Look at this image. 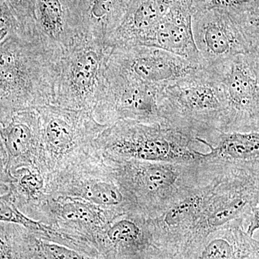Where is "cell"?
<instances>
[{
    "label": "cell",
    "instance_id": "1",
    "mask_svg": "<svg viewBox=\"0 0 259 259\" xmlns=\"http://www.w3.org/2000/svg\"><path fill=\"white\" fill-rule=\"evenodd\" d=\"M135 212L152 218L212 179L202 161L182 163L105 157Z\"/></svg>",
    "mask_w": 259,
    "mask_h": 259
},
{
    "label": "cell",
    "instance_id": "2",
    "mask_svg": "<svg viewBox=\"0 0 259 259\" xmlns=\"http://www.w3.org/2000/svg\"><path fill=\"white\" fill-rule=\"evenodd\" d=\"M158 108L162 122L209 142L223 132L226 95L219 75L202 68L160 90Z\"/></svg>",
    "mask_w": 259,
    "mask_h": 259
},
{
    "label": "cell",
    "instance_id": "3",
    "mask_svg": "<svg viewBox=\"0 0 259 259\" xmlns=\"http://www.w3.org/2000/svg\"><path fill=\"white\" fill-rule=\"evenodd\" d=\"M197 140L166 122L120 120L108 126L95 140L102 156L140 161L200 163L204 153Z\"/></svg>",
    "mask_w": 259,
    "mask_h": 259
},
{
    "label": "cell",
    "instance_id": "4",
    "mask_svg": "<svg viewBox=\"0 0 259 259\" xmlns=\"http://www.w3.org/2000/svg\"><path fill=\"white\" fill-rule=\"evenodd\" d=\"M112 49L106 40L79 32L56 62L52 105L93 112L105 87Z\"/></svg>",
    "mask_w": 259,
    "mask_h": 259
},
{
    "label": "cell",
    "instance_id": "5",
    "mask_svg": "<svg viewBox=\"0 0 259 259\" xmlns=\"http://www.w3.org/2000/svg\"><path fill=\"white\" fill-rule=\"evenodd\" d=\"M40 116L44 163L49 177L97 151L95 140L108 126L101 125L89 110L47 105Z\"/></svg>",
    "mask_w": 259,
    "mask_h": 259
},
{
    "label": "cell",
    "instance_id": "6",
    "mask_svg": "<svg viewBox=\"0 0 259 259\" xmlns=\"http://www.w3.org/2000/svg\"><path fill=\"white\" fill-rule=\"evenodd\" d=\"M207 202L185 250L193 249L212 232L234 222L248 225L252 209L259 204V182L231 171H214Z\"/></svg>",
    "mask_w": 259,
    "mask_h": 259
},
{
    "label": "cell",
    "instance_id": "7",
    "mask_svg": "<svg viewBox=\"0 0 259 259\" xmlns=\"http://www.w3.org/2000/svg\"><path fill=\"white\" fill-rule=\"evenodd\" d=\"M49 194L83 199L104 208L134 211L101 153L95 151L49 177Z\"/></svg>",
    "mask_w": 259,
    "mask_h": 259
},
{
    "label": "cell",
    "instance_id": "8",
    "mask_svg": "<svg viewBox=\"0 0 259 259\" xmlns=\"http://www.w3.org/2000/svg\"><path fill=\"white\" fill-rule=\"evenodd\" d=\"M204 68L153 47L133 45L112 47L107 72L161 90Z\"/></svg>",
    "mask_w": 259,
    "mask_h": 259
},
{
    "label": "cell",
    "instance_id": "9",
    "mask_svg": "<svg viewBox=\"0 0 259 259\" xmlns=\"http://www.w3.org/2000/svg\"><path fill=\"white\" fill-rule=\"evenodd\" d=\"M226 95L223 132H259V74L250 53L217 71Z\"/></svg>",
    "mask_w": 259,
    "mask_h": 259
},
{
    "label": "cell",
    "instance_id": "10",
    "mask_svg": "<svg viewBox=\"0 0 259 259\" xmlns=\"http://www.w3.org/2000/svg\"><path fill=\"white\" fill-rule=\"evenodd\" d=\"M25 210L27 216L46 225L59 236L70 234L80 238L99 236L112 220L125 213L83 199L53 194H47Z\"/></svg>",
    "mask_w": 259,
    "mask_h": 259
},
{
    "label": "cell",
    "instance_id": "11",
    "mask_svg": "<svg viewBox=\"0 0 259 259\" xmlns=\"http://www.w3.org/2000/svg\"><path fill=\"white\" fill-rule=\"evenodd\" d=\"M158 89L107 72L93 117L101 125L120 120L162 122L158 108Z\"/></svg>",
    "mask_w": 259,
    "mask_h": 259
},
{
    "label": "cell",
    "instance_id": "12",
    "mask_svg": "<svg viewBox=\"0 0 259 259\" xmlns=\"http://www.w3.org/2000/svg\"><path fill=\"white\" fill-rule=\"evenodd\" d=\"M192 29L202 65L209 71L216 72L233 58L252 51L238 23L226 12L194 13Z\"/></svg>",
    "mask_w": 259,
    "mask_h": 259
},
{
    "label": "cell",
    "instance_id": "13",
    "mask_svg": "<svg viewBox=\"0 0 259 259\" xmlns=\"http://www.w3.org/2000/svg\"><path fill=\"white\" fill-rule=\"evenodd\" d=\"M35 40L56 62L82 32L77 0H35Z\"/></svg>",
    "mask_w": 259,
    "mask_h": 259
},
{
    "label": "cell",
    "instance_id": "14",
    "mask_svg": "<svg viewBox=\"0 0 259 259\" xmlns=\"http://www.w3.org/2000/svg\"><path fill=\"white\" fill-rule=\"evenodd\" d=\"M202 163L214 171L236 172L259 182V132H221L209 142Z\"/></svg>",
    "mask_w": 259,
    "mask_h": 259
},
{
    "label": "cell",
    "instance_id": "15",
    "mask_svg": "<svg viewBox=\"0 0 259 259\" xmlns=\"http://www.w3.org/2000/svg\"><path fill=\"white\" fill-rule=\"evenodd\" d=\"M98 239L107 259H153L154 243L148 218L134 211L112 220Z\"/></svg>",
    "mask_w": 259,
    "mask_h": 259
},
{
    "label": "cell",
    "instance_id": "16",
    "mask_svg": "<svg viewBox=\"0 0 259 259\" xmlns=\"http://www.w3.org/2000/svg\"><path fill=\"white\" fill-rule=\"evenodd\" d=\"M192 16L191 0L177 3L155 28L148 40V47L163 49L203 66L194 41Z\"/></svg>",
    "mask_w": 259,
    "mask_h": 259
},
{
    "label": "cell",
    "instance_id": "17",
    "mask_svg": "<svg viewBox=\"0 0 259 259\" xmlns=\"http://www.w3.org/2000/svg\"><path fill=\"white\" fill-rule=\"evenodd\" d=\"M3 142L10 172L25 166H37L47 173L44 163L40 116L36 109H30L15 117L3 131Z\"/></svg>",
    "mask_w": 259,
    "mask_h": 259
},
{
    "label": "cell",
    "instance_id": "18",
    "mask_svg": "<svg viewBox=\"0 0 259 259\" xmlns=\"http://www.w3.org/2000/svg\"><path fill=\"white\" fill-rule=\"evenodd\" d=\"M238 221L212 232L193 249L175 259H259V241Z\"/></svg>",
    "mask_w": 259,
    "mask_h": 259
},
{
    "label": "cell",
    "instance_id": "19",
    "mask_svg": "<svg viewBox=\"0 0 259 259\" xmlns=\"http://www.w3.org/2000/svg\"><path fill=\"white\" fill-rule=\"evenodd\" d=\"M181 0H131L118 28L107 39L109 45L147 46L155 28L171 7Z\"/></svg>",
    "mask_w": 259,
    "mask_h": 259
},
{
    "label": "cell",
    "instance_id": "20",
    "mask_svg": "<svg viewBox=\"0 0 259 259\" xmlns=\"http://www.w3.org/2000/svg\"><path fill=\"white\" fill-rule=\"evenodd\" d=\"M81 30L102 40L118 28L131 0H77Z\"/></svg>",
    "mask_w": 259,
    "mask_h": 259
},
{
    "label": "cell",
    "instance_id": "21",
    "mask_svg": "<svg viewBox=\"0 0 259 259\" xmlns=\"http://www.w3.org/2000/svg\"><path fill=\"white\" fill-rule=\"evenodd\" d=\"M13 190L10 194L14 196L19 204L27 208L37 203L49 194V176L37 166L20 167L11 171Z\"/></svg>",
    "mask_w": 259,
    "mask_h": 259
},
{
    "label": "cell",
    "instance_id": "22",
    "mask_svg": "<svg viewBox=\"0 0 259 259\" xmlns=\"http://www.w3.org/2000/svg\"><path fill=\"white\" fill-rule=\"evenodd\" d=\"M10 197V194L8 196L0 197V223L19 225L37 234L54 236V231L52 229L24 214Z\"/></svg>",
    "mask_w": 259,
    "mask_h": 259
},
{
    "label": "cell",
    "instance_id": "23",
    "mask_svg": "<svg viewBox=\"0 0 259 259\" xmlns=\"http://www.w3.org/2000/svg\"><path fill=\"white\" fill-rule=\"evenodd\" d=\"M192 13L218 10L231 15L239 14L258 6L259 0H191Z\"/></svg>",
    "mask_w": 259,
    "mask_h": 259
},
{
    "label": "cell",
    "instance_id": "24",
    "mask_svg": "<svg viewBox=\"0 0 259 259\" xmlns=\"http://www.w3.org/2000/svg\"><path fill=\"white\" fill-rule=\"evenodd\" d=\"M231 15L241 28L252 51L258 47L259 5L239 14Z\"/></svg>",
    "mask_w": 259,
    "mask_h": 259
},
{
    "label": "cell",
    "instance_id": "25",
    "mask_svg": "<svg viewBox=\"0 0 259 259\" xmlns=\"http://www.w3.org/2000/svg\"><path fill=\"white\" fill-rule=\"evenodd\" d=\"M14 3L29 37H35V0H10Z\"/></svg>",
    "mask_w": 259,
    "mask_h": 259
},
{
    "label": "cell",
    "instance_id": "26",
    "mask_svg": "<svg viewBox=\"0 0 259 259\" xmlns=\"http://www.w3.org/2000/svg\"><path fill=\"white\" fill-rule=\"evenodd\" d=\"M40 250L46 259H85L76 250L58 243L44 242Z\"/></svg>",
    "mask_w": 259,
    "mask_h": 259
},
{
    "label": "cell",
    "instance_id": "27",
    "mask_svg": "<svg viewBox=\"0 0 259 259\" xmlns=\"http://www.w3.org/2000/svg\"><path fill=\"white\" fill-rule=\"evenodd\" d=\"M13 177L10 172L9 157L5 146L0 141V183H9L11 185Z\"/></svg>",
    "mask_w": 259,
    "mask_h": 259
},
{
    "label": "cell",
    "instance_id": "28",
    "mask_svg": "<svg viewBox=\"0 0 259 259\" xmlns=\"http://www.w3.org/2000/svg\"><path fill=\"white\" fill-rule=\"evenodd\" d=\"M247 226L246 232L250 236H253L255 232L259 230V204L252 209Z\"/></svg>",
    "mask_w": 259,
    "mask_h": 259
},
{
    "label": "cell",
    "instance_id": "29",
    "mask_svg": "<svg viewBox=\"0 0 259 259\" xmlns=\"http://www.w3.org/2000/svg\"><path fill=\"white\" fill-rule=\"evenodd\" d=\"M9 25L10 26L9 15L5 5L0 2V32L9 30Z\"/></svg>",
    "mask_w": 259,
    "mask_h": 259
},
{
    "label": "cell",
    "instance_id": "30",
    "mask_svg": "<svg viewBox=\"0 0 259 259\" xmlns=\"http://www.w3.org/2000/svg\"><path fill=\"white\" fill-rule=\"evenodd\" d=\"M250 54L252 58H253V61H254L255 66H256V69L258 70L259 74V46L255 48V49H253V51H250Z\"/></svg>",
    "mask_w": 259,
    "mask_h": 259
}]
</instances>
